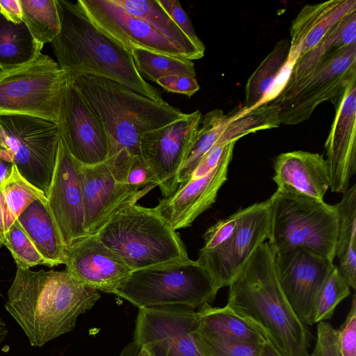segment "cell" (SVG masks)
Listing matches in <instances>:
<instances>
[{
  "label": "cell",
  "instance_id": "6da1fadb",
  "mask_svg": "<svg viewBox=\"0 0 356 356\" xmlns=\"http://www.w3.org/2000/svg\"><path fill=\"white\" fill-rule=\"evenodd\" d=\"M101 296L67 270L17 267L5 309L19 324L31 346L42 347L71 332L78 317Z\"/></svg>",
  "mask_w": 356,
  "mask_h": 356
},
{
  "label": "cell",
  "instance_id": "7a4b0ae2",
  "mask_svg": "<svg viewBox=\"0 0 356 356\" xmlns=\"http://www.w3.org/2000/svg\"><path fill=\"white\" fill-rule=\"evenodd\" d=\"M276 256L268 241L260 244L228 286L226 305L257 326L281 356H307L310 334L280 287Z\"/></svg>",
  "mask_w": 356,
  "mask_h": 356
},
{
  "label": "cell",
  "instance_id": "3957f363",
  "mask_svg": "<svg viewBox=\"0 0 356 356\" xmlns=\"http://www.w3.org/2000/svg\"><path fill=\"white\" fill-rule=\"evenodd\" d=\"M56 1L60 29L51 44L59 67L69 79L82 74L104 76L164 102L136 70L131 51L96 27L76 1Z\"/></svg>",
  "mask_w": 356,
  "mask_h": 356
},
{
  "label": "cell",
  "instance_id": "277c9868",
  "mask_svg": "<svg viewBox=\"0 0 356 356\" xmlns=\"http://www.w3.org/2000/svg\"><path fill=\"white\" fill-rule=\"evenodd\" d=\"M108 134V156L126 150L141 157L140 138L186 113L166 102H157L104 76L82 74L69 79Z\"/></svg>",
  "mask_w": 356,
  "mask_h": 356
},
{
  "label": "cell",
  "instance_id": "5b68a950",
  "mask_svg": "<svg viewBox=\"0 0 356 356\" xmlns=\"http://www.w3.org/2000/svg\"><path fill=\"white\" fill-rule=\"evenodd\" d=\"M154 186L140 190L96 233L132 270L189 259L177 232L153 208L136 203Z\"/></svg>",
  "mask_w": 356,
  "mask_h": 356
},
{
  "label": "cell",
  "instance_id": "8992f818",
  "mask_svg": "<svg viewBox=\"0 0 356 356\" xmlns=\"http://www.w3.org/2000/svg\"><path fill=\"white\" fill-rule=\"evenodd\" d=\"M218 290L197 261H179L131 271L113 294L138 309L183 307L195 309L213 302Z\"/></svg>",
  "mask_w": 356,
  "mask_h": 356
},
{
  "label": "cell",
  "instance_id": "52a82bcc",
  "mask_svg": "<svg viewBox=\"0 0 356 356\" xmlns=\"http://www.w3.org/2000/svg\"><path fill=\"white\" fill-rule=\"evenodd\" d=\"M270 224L268 241L277 254L298 248L334 261L337 213L323 200L276 190L269 198Z\"/></svg>",
  "mask_w": 356,
  "mask_h": 356
},
{
  "label": "cell",
  "instance_id": "ba28073f",
  "mask_svg": "<svg viewBox=\"0 0 356 356\" xmlns=\"http://www.w3.org/2000/svg\"><path fill=\"white\" fill-rule=\"evenodd\" d=\"M70 79L51 57L0 70V116L29 115L59 124Z\"/></svg>",
  "mask_w": 356,
  "mask_h": 356
},
{
  "label": "cell",
  "instance_id": "9c48e42d",
  "mask_svg": "<svg viewBox=\"0 0 356 356\" xmlns=\"http://www.w3.org/2000/svg\"><path fill=\"white\" fill-rule=\"evenodd\" d=\"M356 78V43L334 49L302 76L287 80L270 102L279 109L280 124L307 120L324 102L334 106L348 83Z\"/></svg>",
  "mask_w": 356,
  "mask_h": 356
},
{
  "label": "cell",
  "instance_id": "30bf717a",
  "mask_svg": "<svg viewBox=\"0 0 356 356\" xmlns=\"http://www.w3.org/2000/svg\"><path fill=\"white\" fill-rule=\"evenodd\" d=\"M59 125L29 115L0 116V147L20 175L45 195L52 178L60 138Z\"/></svg>",
  "mask_w": 356,
  "mask_h": 356
},
{
  "label": "cell",
  "instance_id": "8fae6325",
  "mask_svg": "<svg viewBox=\"0 0 356 356\" xmlns=\"http://www.w3.org/2000/svg\"><path fill=\"white\" fill-rule=\"evenodd\" d=\"M270 224L268 199L239 209L236 229L225 245L211 251H199L196 260L209 273L218 291L238 276L257 247L268 240Z\"/></svg>",
  "mask_w": 356,
  "mask_h": 356
},
{
  "label": "cell",
  "instance_id": "7c38bea8",
  "mask_svg": "<svg viewBox=\"0 0 356 356\" xmlns=\"http://www.w3.org/2000/svg\"><path fill=\"white\" fill-rule=\"evenodd\" d=\"M200 110L144 134L141 157L154 173L163 197L178 188L177 175L193 147L202 118Z\"/></svg>",
  "mask_w": 356,
  "mask_h": 356
},
{
  "label": "cell",
  "instance_id": "4fadbf2b",
  "mask_svg": "<svg viewBox=\"0 0 356 356\" xmlns=\"http://www.w3.org/2000/svg\"><path fill=\"white\" fill-rule=\"evenodd\" d=\"M199 312L183 307L140 308L133 340L152 356H202L193 331Z\"/></svg>",
  "mask_w": 356,
  "mask_h": 356
},
{
  "label": "cell",
  "instance_id": "5bb4252c",
  "mask_svg": "<svg viewBox=\"0 0 356 356\" xmlns=\"http://www.w3.org/2000/svg\"><path fill=\"white\" fill-rule=\"evenodd\" d=\"M334 265V261L303 248L277 254L275 266L280 287L305 325L314 324L316 300Z\"/></svg>",
  "mask_w": 356,
  "mask_h": 356
},
{
  "label": "cell",
  "instance_id": "9a60e30c",
  "mask_svg": "<svg viewBox=\"0 0 356 356\" xmlns=\"http://www.w3.org/2000/svg\"><path fill=\"white\" fill-rule=\"evenodd\" d=\"M81 167L60 135L54 170L46 197L48 209L66 248L89 235L84 229Z\"/></svg>",
  "mask_w": 356,
  "mask_h": 356
},
{
  "label": "cell",
  "instance_id": "2e32d148",
  "mask_svg": "<svg viewBox=\"0 0 356 356\" xmlns=\"http://www.w3.org/2000/svg\"><path fill=\"white\" fill-rule=\"evenodd\" d=\"M76 3L96 27L130 51L143 49L188 59L172 41L111 0H78Z\"/></svg>",
  "mask_w": 356,
  "mask_h": 356
},
{
  "label": "cell",
  "instance_id": "e0dca14e",
  "mask_svg": "<svg viewBox=\"0 0 356 356\" xmlns=\"http://www.w3.org/2000/svg\"><path fill=\"white\" fill-rule=\"evenodd\" d=\"M58 125L68 150L81 165H94L107 160L110 148L108 134L70 81Z\"/></svg>",
  "mask_w": 356,
  "mask_h": 356
},
{
  "label": "cell",
  "instance_id": "ac0fdd59",
  "mask_svg": "<svg viewBox=\"0 0 356 356\" xmlns=\"http://www.w3.org/2000/svg\"><path fill=\"white\" fill-rule=\"evenodd\" d=\"M236 141L227 147L218 165L207 175L179 184L170 195L159 200L153 209L175 231L192 222L216 201L218 192L227 179L228 167Z\"/></svg>",
  "mask_w": 356,
  "mask_h": 356
},
{
  "label": "cell",
  "instance_id": "d6986e66",
  "mask_svg": "<svg viewBox=\"0 0 356 356\" xmlns=\"http://www.w3.org/2000/svg\"><path fill=\"white\" fill-rule=\"evenodd\" d=\"M325 143L331 191L343 193L356 171V78L346 87Z\"/></svg>",
  "mask_w": 356,
  "mask_h": 356
},
{
  "label": "cell",
  "instance_id": "ffe728a7",
  "mask_svg": "<svg viewBox=\"0 0 356 356\" xmlns=\"http://www.w3.org/2000/svg\"><path fill=\"white\" fill-rule=\"evenodd\" d=\"M64 264L66 270L84 285L110 293L133 271L97 234L80 238L67 248Z\"/></svg>",
  "mask_w": 356,
  "mask_h": 356
},
{
  "label": "cell",
  "instance_id": "44dd1931",
  "mask_svg": "<svg viewBox=\"0 0 356 356\" xmlns=\"http://www.w3.org/2000/svg\"><path fill=\"white\" fill-rule=\"evenodd\" d=\"M84 229L96 234L113 214L140 190L118 181L106 162L81 167Z\"/></svg>",
  "mask_w": 356,
  "mask_h": 356
},
{
  "label": "cell",
  "instance_id": "7402d4cb",
  "mask_svg": "<svg viewBox=\"0 0 356 356\" xmlns=\"http://www.w3.org/2000/svg\"><path fill=\"white\" fill-rule=\"evenodd\" d=\"M277 190L323 200L330 188L327 162L318 153L302 150L280 154L274 163Z\"/></svg>",
  "mask_w": 356,
  "mask_h": 356
},
{
  "label": "cell",
  "instance_id": "603a6c76",
  "mask_svg": "<svg viewBox=\"0 0 356 356\" xmlns=\"http://www.w3.org/2000/svg\"><path fill=\"white\" fill-rule=\"evenodd\" d=\"M356 11L355 0H330L305 5L290 28L289 61L295 62L310 51L340 19Z\"/></svg>",
  "mask_w": 356,
  "mask_h": 356
},
{
  "label": "cell",
  "instance_id": "cb8c5ba5",
  "mask_svg": "<svg viewBox=\"0 0 356 356\" xmlns=\"http://www.w3.org/2000/svg\"><path fill=\"white\" fill-rule=\"evenodd\" d=\"M290 41L282 39L265 57L245 87V109L272 102L284 86L293 64L289 61Z\"/></svg>",
  "mask_w": 356,
  "mask_h": 356
},
{
  "label": "cell",
  "instance_id": "d4e9b609",
  "mask_svg": "<svg viewBox=\"0 0 356 356\" xmlns=\"http://www.w3.org/2000/svg\"><path fill=\"white\" fill-rule=\"evenodd\" d=\"M47 202H31L17 220L49 267L64 264L66 247L48 209Z\"/></svg>",
  "mask_w": 356,
  "mask_h": 356
},
{
  "label": "cell",
  "instance_id": "484cf974",
  "mask_svg": "<svg viewBox=\"0 0 356 356\" xmlns=\"http://www.w3.org/2000/svg\"><path fill=\"white\" fill-rule=\"evenodd\" d=\"M198 312L199 320L195 330L202 334L249 344L262 345L268 341L257 326L227 305L213 307L210 304H205Z\"/></svg>",
  "mask_w": 356,
  "mask_h": 356
},
{
  "label": "cell",
  "instance_id": "4316f807",
  "mask_svg": "<svg viewBox=\"0 0 356 356\" xmlns=\"http://www.w3.org/2000/svg\"><path fill=\"white\" fill-rule=\"evenodd\" d=\"M337 213V257L341 276L353 289L356 288V185L349 187L341 200L334 205Z\"/></svg>",
  "mask_w": 356,
  "mask_h": 356
},
{
  "label": "cell",
  "instance_id": "83f0119b",
  "mask_svg": "<svg viewBox=\"0 0 356 356\" xmlns=\"http://www.w3.org/2000/svg\"><path fill=\"white\" fill-rule=\"evenodd\" d=\"M129 14L147 23L162 35L181 48L191 60L202 58L198 49L181 31L159 4L158 0H111Z\"/></svg>",
  "mask_w": 356,
  "mask_h": 356
},
{
  "label": "cell",
  "instance_id": "f1b7e54d",
  "mask_svg": "<svg viewBox=\"0 0 356 356\" xmlns=\"http://www.w3.org/2000/svg\"><path fill=\"white\" fill-rule=\"evenodd\" d=\"M37 200L47 202L46 195L26 180L13 164L9 177L0 183V248L10 227Z\"/></svg>",
  "mask_w": 356,
  "mask_h": 356
},
{
  "label": "cell",
  "instance_id": "f546056e",
  "mask_svg": "<svg viewBox=\"0 0 356 356\" xmlns=\"http://www.w3.org/2000/svg\"><path fill=\"white\" fill-rule=\"evenodd\" d=\"M43 46L26 24H14L0 14V69L6 70L29 63L41 54Z\"/></svg>",
  "mask_w": 356,
  "mask_h": 356
},
{
  "label": "cell",
  "instance_id": "4dcf8cb0",
  "mask_svg": "<svg viewBox=\"0 0 356 356\" xmlns=\"http://www.w3.org/2000/svg\"><path fill=\"white\" fill-rule=\"evenodd\" d=\"M355 42L356 11H354L338 21L316 47L295 62L287 80H293L302 76L331 51L355 44Z\"/></svg>",
  "mask_w": 356,
  "mask_h": 356
},
{
  "label": "cell",
  "instance_id": "1f68e13d",
  "mask_svg": "<svg viewBox=\"0 0 356 356\" xmlns=\"http://www.w3.org/2000/svg\"><path fill=\"white\" fill-rule=\"evenodd\" d=\"M279 109L271 102L251 109L242 108L232 115H227L223 131L218 141H236L259 130L277 128L280 125Z\"/></svg>",
  "mask_w": 356,
  "mask_h": 356
},
{
  "label": "cell",
  "instance_id": "d6a6232c",
  "mask_svg": "<svg viewBox=\"0 0 356 356\" xmlns=\"http://www.w3.org/2000/svg\"><path fill=\"white\" fill-rule=\"evenodd\" d=\"M22 21L40 44L51 42L60 29L56 0H19Z\"/></svg>",
  "mask_w": 356,
  "mask_h": 356
},
{
  "label": "cell",
  "instance_id": "836d02e7",
  "mask_svg": "<svg viewBox=\"0 0 356 356\" xmlns=\"http://www.w3.org/2000/svg\"><path fill=\"white\" fill-rule=\"evenodd\" d=\"M226 120L227 115L220 109L211 111L202 116L195 144L177 173V182L179 185L190 179L202 157L218 142Z\"/></svg>",
  "mask_w": 356,
  "mask_h": 356
},
{
  "label": "cell",
  "instance_id": "e575fe53",
  "mask_svg": "<svg viewBox=\"0 0 356 356\" xmlns=\"http://www.w3.org/2000/svg\"><path fill=\"white\" fill-rule=\"evenodd\" d=\"M131 55L139 74L153 82L170 75L196 77L195 65L187 58L143 49H133Z\"/></svg>",
  "mask_w": 356,
  "mask_h": 356
},
{
  "label": "cell",
  "instance_id": "d590c367",
  "mask_svg": "<svg viewBox=\"0 0 356 356\" xmlns=\"http://www.w3.org/2000/svg\"><path fill=\"white\" fill-rule=\"evenodd\" d=\"M350 286L336 265L327 276L317 298L314 310V323L330 319L337 306L350 293Z\"/></svg>",
  "mask_w": 356,
  "mask_h": 356
},
{
  "label": "cell",
  "instance_id": "8d00e7d4",
  "mask_svg": "<svg viewBox=\"0 0 356 356\" xmlns=\"http://www.w3.org/2000/svg\"><path fill=\"white\" fill-rule=\"evenodd\" d=\"M10 252L17 267L30 268L48 264L17 220L5 235L4 244Z\"/></svg>",
  "mask_w": 356,
  "mask_h": 356
},
{
  "label": "cell",
  "instance_id": "74e56055",
  "mask_svg": "<svg viewBox=\"0 0 356 356\" xmlns=\"http://www.w3.org/2000/svg\"><path fill=\"white\" fill-rule=\"evenodd\" d=\"M197 346L202 356H260L261 346L224 340L193 331Z\"/></svg>",
  "mask_w": 356,
  "mask_h": 356
},
{
  "label": "cell",
  "instance_id": "f35d334b",
  "mask_svg": "<svg viewBox=\"0 0 356 356\" xmlns=\"http://www.w3.org/2000/svg\"><path fill=\"white\" fill-rule=\"evenodd\" d=\"M238 215L239 209L208 228L203 235L204 245L200 250L211 251L227 244L234 234Z\"/></svg>",
  "mask_w": 356,
  "mask_h": 356
},
{
  "label": "cell",
  "instance_id": "ab89813d",
  "mask_svg": "<svg viewBox=\"0 0 356 356\" xmlns=\"http://www.w3.org/2000/svg\"><path fill=\"white\" fill-rule=\"evenodd\" d=\"M159 4L168 14L181 31L200 50L205 51V46L198 38L193 24L180 2L177 0H158Z\"/></svg>",
  "mask_w": 356,
  "mask_h": 356
},
{
  "label": "cell",
  "instance_id": "60d3db41",
  "mask_svg": "<svg viewBox=\"0 0 356 356\" xmlns=\"http://www.w3.org/2000/svg\"><path fill=\"white\" fill-rule=\"evenodd\" d=\"M307 356H342L340 352L338 331L325 321L317 324V338L314 350Z\"/></svg>",
  "mask_w": 356,
  "mask_h": 356
},
{
  "label": "cell",
  "instance_id": "b9f144b4",
  "mask_svg": "<svg viewBox=\"0 0 356 356\" xmlns=\"http://www.w3.org/2000/svg\"><path fill=\"white\" fill-rule=\"evenodd\" d=\"M338 331L340 352L342 356H356V299L353 296L350 309Z\"/></svg>",
  "mask_w": 356,
  "mask_h": 356
},
{
  "label": "cell",
  "instance_id": "7bdbcfd3",
  "mask_svg": "<svg viewBox=\"0 0 356 356\" xmlns=\"http://www.w3.org/2000/svg\"><path fill=\"white\" fill-rule=\"evenodd\" d=\"M165 90L191 97L200 89L196 77L170 75L159 79L156 82Z\"/></svg>",
  "mask_w": 356,
  "mask_h": 356
},
{
  "label": "cell",
  "instance_id": "ee69618b",
  "mask_svg": "<svg viewBox=\"0 0 356 356\" xmlns=\"http://www.w3.org/2000/svg\"><path fill=\"white\" fill-rule=\"evenodd\" d=\"M229 143L218 141L200 160L189 179L201 178L211 172L219 163Z\"/></svg>",
  "mask_w": 356,
  "mask_h": 356
},
{
  "label": "cell",
  "instance_id": "f6af8a7d",
  "mask_svg": "<svg viewBox=\"0 0 356 356\" xmlns=\"http://www.w3.org/2000/svg\"><path fill=\"white\" fill-rule=\"evenodd\" d=\"M125 183L138 188L152 184L157 185L154 173L142 157H138L134 161L129 171Z\"/></svg>",
  "mask_w": 356,
  "mask_h": 356
},
{
  "label": "cell",
  "instance_id": "bcb514c9",
  "mask_svg": "<svg viewBox=\"0 0 356 356\" xmlns=\"http://www.w3.org/2000/svg\"><path fill=\"white\" fill-rule=\"evenodd\" d=\"M0 14L16 24L23 22L19 0L0 1Z\"/></svg>",
  "mask_w": 356,
  "mask_h": 356
},
{
  "label": "cell",
  "instance_id": "7dc6e473",
  "mask_svg": "<svg viewBox=\"0 0 356 356\" xmlns=\"http://www.w3.org/2000/svg\"><path fill=\"white\" fill-rule=\"evenodd\" d=\"M13 163L8 154L0 147V183L11 173Z\"/></svg>",
  "mask_w": 356,
  "mask_h": 356
},
{
  "label": "cell",
  "instance_id": "c3c4849f",
  "mask_svg": "<svg viewBox=\"0 0 356 356\" xmlns=\"http://www.w3.org/2000/svg\"><path fill=\"white\" fill-rule=\"evenodd\" d=\"M140 347L133 340L121 351L119 356H136Z\"/></svg>",
  "mask_w": 356,
  "mask_h": 356
},
{
  "label": "cell",
  "instance_id": "681fc988",
  "mask_svg": "<svg viewBox=\"0 0 356 356\" xmlns=\"http://www.w3.org/2000/svg\"><path fill=\"white\" fill-rule=\"evenodd\" d=\"M260 356H281L275 348L268 342L261 346Z\"/></svg>",
  "mask_w": 356,
  "mask_h": 356
},
{
  "label": "cell",
  "instance_id": "f907efd6",
  "mask_svg": "<svg viewBox=\"0 0 356 356\" xmlns=\"http://www.w3.org/2000/svg\"><path fill=\"white\" fill-rule=\"evenodd\" d=\"M8 334L6 323L0 318V344L3 343Z\"/></svg>",
  "mask_w": 356,
  "mask_h": 356
},
{
  "label": "cell",
  "instance_id": "816d5d0a",
  "mask_svg": "<svg viewBox=\"0 0 356 356\" xmlns=\"http://www.w3.org/2000/svg\"><path fill=\"white\" fill-rule=\"evenodd\" d=\"M136 356H152V355L146 347L141 346Z\"/></svg>",
  "mask_w": 356,
  "mask_h": 356
},
{
  "label": "cell",
  "instance_id": "f5cc1de1",
  "mask_svg": "<svg viewBox=\"0 0 356 356\" xmlns=\"http://www.w3.org/2000/svg\"><path fill=\"white\" fill-rule=\"evenodd\" d=\"M0 296H1V293H0Z\"/></svg>",
  "mask_w": 356,
  "mask_h": 356
}]
</instances>
